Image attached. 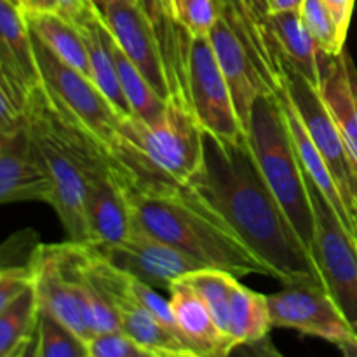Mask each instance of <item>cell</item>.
I'll return each mask as SVG.
<instances>
[{
    "label": "cell",
    "instance_id": "cell-1",
    "mask_svg": "<svg viewBox=\"0 0 357 357\" xmlns=\"http://www.w3.org/2000/svg\"><path fill=\"white\" fill-rule=\"evenodd\" d=\"M187 185L222 215L279 282H321L312 253L265 183L246 139L230 145L204 132V166Z\"/></svg>",
    "mask_w": 357,
    "mask_h": 357
},
{
    "label": "cell",
    "instance_id": "cell-2",
    "mask_svg": "<svg viewBox=\"0 0 357 357\" xmlns=\"http://www.w3.org/2000/svg\"><path fill=\"white\" fill-rule=\"evenodd\" d=\"M135 218L149 234L171 244L204 267L230 272L236 278L267 275L275 279L236 230L192 185L169 178L143 187L124 188Z\"/></svg>",
    "mask_w": 357,
    "mask_h": 357
},
{
    "label": "cell",
    "instance_id": "cell-3",
    "mask_svg": "<svg viewBox=\"0 0 357 357\" xmlns=\"http://www.w3.org/2000/svg\"><path fill=\"white\" fill-rule=\"evenodd\" d=\"M23 115L51 178L49 206L58 215L68 241L91 244L86 215L87 183L112 174L110 160L80 129L59 115L42 84L28 98Z\"/></svg>",
    "mask_w": 357,
    "mask_h": 357
},
{
    "label": "cell",
    "instance_id": "cell-4",
    "mask_svg": "<svg viewBox=\"0 0 357 357\" xmlns=\"http://www.w3.org/2000/svg\"><path fill=\"white\" fill-rule=\"evenodd\" d=\"M246 143L267 187L310 250L316 230L312 199L307 188L305 171L275 96H261L253 105Z\"/></svg>",
    "mask_w": 357,
    "mask_h": 357
},
{
    "label": "cell",
    "instance_id": "cell-5",
    "mask_svg": "<svg viewBox=\"0 0 357 357\" xmlns=\"http://www.w3.org/2000/svg\"><path fill=\"white\" fill-rule=\"evenodd\" d=\"M126 124L132 145L169 180L187 185L204 166V131L187 108L167 101L152 124L135 115Z\"/></svg>",
    "mask_w": 357,
    "mask_h": 357
},
{
    "label": "cell",
    "instance_id": "cell-6",
    "mask_svg": "<svg viewBox=\"0 0 357 357\" xmlns=\"http://www.w3.org/2000/svg\"><path fill=\"white\" fill-rule=\"evenodd\" d=\"M305 180L316 220L310 253L321 284L357 337V237L345 229L307 173Z\"/></svg>",
    "mask_w": 357,
    "mask_h": 357
},
{
    "label": "cell",
    "instance_id": "cell-7",
    "mask_svg": "<svg viewBox=\"0 0 357 357\" xmlns=\"http://www.w3.org/2000/svg\"><path fill=\"white\" fill-rule=\"evenodd\" d=\"M267 298L274 328L323 338L345 356L357 357L356 333L321 282H291Z\"/></svg>",
    "mask_w": 357,
    "mask_h": 357
},
{
    "label": "cell",
    "instance_id": "cell-8",
    "mask_svg": "<svg viewBox=\"0 0 357 357\" xmlns=\"http://www.w3.org/2000/svg\"><path fill=\"white\" fill-rule=\"evenodd\" d=\"M187 87L190 112L206 135L230 145L246 139L229 84L216 61L209 38H192Z\"/></svg>",
    "mask_w": 357,
    "mask_h": 357
},
{
    "label": "cell",
    "instance_id": "cell-9",
    "mask_svg": "<svg viewBox=\"0 0 357 357\" xmlns=\"http://www.w3.org/2000/svg\"><path fill=\"white\" fill-rule=\"evenodd\" d=\"M282 87L295 107L296 114L302 119L310 139L323 153L324 160L330 166L349 209L356 216L357 166L349 153L344 136H342L337 122L331 117L319 89L314 87L298 70L289 65H284Z\"/></svg>",
    "mask_w": 357,
    "mask_h": 357
},
{
    "label": "cell",
    "instance_id": "cell-10",
    "mask_svg": "<svg viewBox=\"0 0 357 357\" xmlns=\"http://www.w3.org/2000/svg\"><path fill=\"white\" fill-rule=\"evenodd\" d=\"M114 267L135 275L152 288L167 289L185 274L204 267L171 244L146 232L135 218L131 236L117 244H84Z\"/></svg>",
    "mask_w": 357,
    "mask_h": 357
},
{
    "label": "cell",
    "instance_id": "cell-11",
    "mask_svg": "<svg viewBox=\"0 0 357 357\" xmlns=\"http://www.w3.org/2000/svg\"><path fill=\"white\" fill-rule=\"evenodd\" d=\"M117 44L145 75L162 100L171 101L166 63L152 21L142 6L128 0H107L98 6Z\"/></svg>",
    "mask_w": 357,
    "mask_h": 357
},
{
    "label": "cell",
    "instance_id": "cell-12",
    "mask_svg": "<svg viewBox=\"0 0 357 357\" xmlns=\"http://www.w3.org/2000/svg\"><path fill=\"white\" fill-rule=\"evenodd\" d=\"M40 84L24 13L14 0H0V89L23 114L28 98Z\"/></svg>",
    "mask_w": 357,
    "mask_h": 357
},
{
    "label": "cell",
    "instance_id": "cell-13",
    "mask_svg": "<svg viewBox=\"0 0 357 357\" xmlns=\"http://www.w3.org/2000/svg\"><path fill=\"white\" fill-rule=\"evenodd\" d=\"M52 185L26 121L0 132V206L37 201L51 204Z\"/></svg>",
    "mask_w": 357,
    "mask_h": 357
},
{
    "label": "cell",
    "instance_id": "cell-14",
    "mask_svg": "<svg viewBox=\"0 0 357 357\" xmlns=\"http://www.w3.org/2000/svg\"><path fill=\"white\" fill-rule=\"evenodd\" d=\"M209 42H211L213 52L222 68L223 77L229 84L236 112L239 115L244 132H246L253 105L257 103L258 98L274 96V91L246 45L243 44L239 35L236 33L232 24L220 13L215 26L209 33Z\"/></svg>",
    "mask_w": 357,
    "mask_h": 357
},
{
    "label": "cell",
    "instance_id": "cell-15",
    "mask_svg": "<svg viewBox=\"0 0 357 357\" xmlns=\"http://www.w3.org/2000/svg\"><path fill=\"white\" fill-rule=\"evenodd\" d=\"M218 13L232 24L250 54L271 84L274 96L282 87L284 65L278 51L271 24L268 0H216Z\"/></svg>",
    "mask_w": 357,
    "mask_h": 357
},
{
    "label": "cell",
    "instance_id": "cell-16",
    "mask_svg": "<svg viewBox=\"0 0 357 357\" xmlns=\"http://www.w3.org/2000/svg\"><path fill=\"white\" fill-rule=\"evenodd\" d=\"M169 305L178 331L199 357H223L236 351L234 342L216 326L208 305L181 279L169 288Z\"/></svg>",
    "mask_w": 357,
    "mask_h": 357
},
{
    "label": "cell",
    "instance_id": "cell-17",
    "mask_svg": "<svg viewBox=\"0 0 357 357\" xmlns=\"http://www.w3.org/2000/svg\"><path fill=\"white\" fill-rule=\"evenodd\" d=\"M86 215L91 244L122 243L135 229V213L114 174L94 178L87 183Z\"/></svg>",
    "mask_w": 357,
    "mask_h": 357
},
{
    "label": "cell",
    "instance_id": "cell-18",
    "mask_svg": "<svg viewBox=\"0 0 357 357\" xmlns=\"http://www.w3.org/2000/svg\"><path fill=\"white\" fill-rule=\"evenodd\" d=\"M275 98H278L279 105H281L282 108V114H284L286 124H288L289 132H291L295 150L296 153H298V159L300 162H302L303 171H305L307 176L316 183V187L319 188V192L323 194V197L326 199L328 204L331 206V209L337 213V216L340 218V222L344 223L345 229L357 237L356 216L352 215V211L349 209L347 202H345L344 195H342L340 187H338L330 166H328L326 160H324L323 153L317 150V146L314 145V142L310 139L309 132H307L300 115L296 114L295 107H293L291 101H289L284 87H281V89L275 93Z\"/></svg>",
    "mask_w": 357,
    "mask_h": 357
},
{
    "label": "cell",
    "instance_id": "cell-19",
    "mask_svg": "<svg viewBox=\"0 0 357 357\" xmlns=\"http://www.w3.org/2000/svg\"><path fill=\"white\" fill-rule=\"evenodd\" d=\"M352 72L354 65L345 51L338 56H324L319 93L357 166V105Z\"/></svg>",
    "mask_w": 357,
    "mask_h": 357
},
{
    "label": "cell",
    "instance_id": "cell-20",
    "mask_svg": "<svg viewBox=\"0 0 357 357\" xmlns=\"http://www.w3.org/2000/svg\"><path fill=\"white\" fill-rule=\"evenodd\" d=\"M112 302L117 307L121 330L155 357H199L176 328L157 319L128 296L115 295Z\"/></svg>",
    "mask_w": 357,
    "mask_h": 357
},
{
    "label": "cell",
    "instance_id": "cell-21",
    "mask_svg": "<svg viewBox=\"0 0 357 357\" xmlns=\"http://www.w3.org/2000/svg\"><path fill=\"white\" fill-rule=\"evenodd\" d=\"M268 24L282 63L298 70L314 87L319 89L323 80V59L326 54L321 52L303 24L300 10L271 14Z\"/></svg>",
    "mask_w": 357,
    "mask_h": 357
},
{
    "label": "cell",
    "instance_id": "cell-22",
    "mask_svg": "<svg viewBox=\"0 0 357 357\" xmlns=\"http://www.w3.org/2000/svg\"><path fill=\"white\" fill-rule=\"evenodd\" d=\"M80 28H82L87 44L91 79L122 115L126 117L132 115L131 107H129L128 100L122 93L121 82H119L117 63H115L114 54V35L108 30L101 13Z\"/></svg>",
    "mask_w": 357,
    "mask_h": 357
},
{
    "label": "cell",
    "instance_id": "cell-23",
    "mask_svg": "<svg viewBox=\"0 0 357 357\" xmlns=\"http://www.w3.org/2000/svg\"><path fill=\"white\" fill-rule=\"evenodd\" d=\"M31 33L61 61L91 77L89 54L82 28L65 16L52 13H24Z\"/></svg>",
    "mask_w": 357,
    "mask_h": 357
},
{
    "label": "cell",
    "instance_id": "cell-24",
    "mask_svg": "<svg viewBox=\"0 0 357 357\" xmlns=\"http://www.w3.org/2000/svg\"><path fill=\"white\" fill-rule=\"evenodd\" d=\"M272 319L267 295L253 291L236 281L230 295V323L229 331L234 345L248 347L267 340Z\"/></svg>",
    "mask_w": 357,
    "mask_h": 357
},
{
    "label": "cell",
    "instance_id": "cell-25",
    "mask_svg": "<svg viewBox=\"0 0 357 357\" xmlns=\"http://www.w3.org/2000/svg\"><path fill=\"white\" fill-rule=\"evenodd\" d=\"M35 284H30L7 309L0 312V357L31 356L38 323Z\"/></svg>",
    "mask_w": 357,
    "mask_h": 357
},
{
    "label": "cell",
    "instance_id": "cell-26",
    "mask_svg": "<svg viewBox=\"0 0 357 357\" xmlns=\"http://www.w3.org/2000/svg\"><path fill=\"white\" fill-rule=\"evenodd\" d=\"M114 54L115 63H117L119 72V82H121L122 93H124L126 100H128L129 107L135 117L139 121L152 124L157 119L162 115L164 108H166L167 101L162 100L159 94L153 91L149 80L145 79L142 72L136 68L135 63L128 58L117 40L114 38Z\"/></svg>",
    "mask_w": 357,
    "mask_h": 357
},
{
    "label": "cell",
    "instance_id": "cell-27",
    "mask_svg": "<svg viewBox=\"0 0 357 357\" xmlns=\"http://www.w3.org/2000/svg\"><path fill=\"white\" fill-rule=\"evenodd\" d=\"M181 281L187 282L201 296L202 302L208 305L216 326L223 335L230 338V295H232V288L237 281L236 275L220 271V268L201 267L185 274Z\"/></svg>",
    "mask_w": 357,
    "mask_h": 357
},
{
    "label": "cell",
    "instance_id": "cell-28",
    "mask_svg": "<svg viewBox=\"0 0 357 357\" xmlns=\"http://www.w3.org/2000/svg\"><path fill=\"white\" fill-rule=\"evenodd\" d=\"M31 356L35 357H89L87 342L65 323L40 309Z\"/></svg>",
    "mask_w": 357,
    "mask_h": 357
},
{
    "label": "cell",
    "instance_id": "cell-29",
    "mask_svg": "<svg viewBox=\"0 0 357 357\" xmlns=\"http://www.w3.org/2000/svg\"><path fill=\"white\" fill-rule=\"evenodd\" d=\"M300 16L323 54L338 56L345 51L347 37L340 31L333 14L323 0H303Z\"/></svg>",
    "mask_w": 357,
    "mask_h": 357
},
{
    "label": "cell",
    "instance_id": "cell-30",
    "mask_svg": "<svg viewBox=\"0 0 357 357\" xmlns=\"http://www.w3.org/2000/svg\"><path fill=\"white\" fill-rule=\"evenodd\" d=\"M171 10L192 38H209L218 20L216 0H169Z\"/></svg>",
    "mask_w": 357,
    "mask_h": 357
},
{
    "label": "cell",
    "instance_id": "cell-31",
    "mask_svg": "<svg viewBox=\"0 0 357 357\" xmlns=\"http://www.w3.org/2000/svg\"><path fill=\"white\" fill-rule=\"evenodd\" d=\"M89 357H155L124 331L98 333L87 340Z\"/></svg>",
    "mask_w": 357,
    "mask_h": 357
},
{
    "label": "cell",
    "instance_id": "cell-32",
    "mask_svg": "<svg viewBox=\"0 0 357 357\" xmlns=\"http://www.w3.org/2000/svg\"><path fill=\"white\" fill-rule=\"evenodd\" d=\"M35 265H37V257L26 264L14 265L0 272V312L7 309L28 286L33 284Z\"/></svg>",
    "mask_w": 357,
    "mask_h": 357
},
{
    "label": "cell",
    "instance_id": "cell-33",
    "mask_svg": "<svg viewBox=\"0 0 357 357\" xmlns=\"http://www.w3.org/2000/svg\"><path fill=\"white\" fill-rule=\"evenodd\" d=\"M56 3H58V13L77 26H84L87 21L100 14V9L93 0H56Z\"/></svg>",
    "mask_w": 357,
    "mask_h": 357
},
{
    "label": "cell",
    "instance_id": "cell-34",
    "mask_svg": "<svg viewBox=\"0 0 357 357\" xmlns=\"http://www.w3.org/2000/svg\"><path fill=\"white\" fill-rule=\"evenodd\" d=\"M328 6V9L333 14L335 21H337L338 28L342 33L347 37L349 26H351L352 13H354V3L356 0H323Z\"/></svg>",
    "mask_w": 357,
    "mask_h": 357
},
{
    "label": "cell",
    "instance_id": "cell-35",
    "mask_svg": "<svg viewBox=\"0 0 357 357\" xmlns=\"http://www.w3.org/2000/svg\"><path fill=\"white\" fill-rule=\"evenodd\" d=\"M23 13H58L56 0H14Z\"/></svg>",
    "mask_w": 357,
    "mask_h": 357
},
{
    "label": "cell",
    "instance_id": "cell-36",
    "mask_svg": "<svg viewBox=\"0 0 357 357\" xmlns=\"http://www.w3.org/2000/svg\"><path fill=\"white\" fill-rule=\"evenodd\" d=\"M271 14L274 13H289V10H300L303 6V0H268Z\"/></svg>",
    "mask_w": 357,
    "mask_h": 357
},
{
    "label": "cell",
    "instance_id": "cell-37",
    "mask_svg": "<svg viewBox=\"0 0 357 357\" xmlns=\"http://www.w3.org/2000/svg\"><path fill=\"white\" fill-rule=\"evenodd\" d=\"M93 2H94V3H96V7H98V6H100V3L107 2V0H93ZM128 2H136V3H139V2H138V0H128Z\"/></svg>",
    "mask_w": 357,
    "mask_h": 357
},
{
    "label": "cell",
    "instance_id": "cell-38",
    "mask_svg": "<svg viewBox=\"0 0 357 357\" xmlns=\"http://www.w3.org/2000/svg\"><path fill=\"white\" fill-rule=\"evenodd\" d=\"M356 218H357V199H356Z\"/></svg>",
    "mask_w": 357,
    "mask_h": 357
},
{
    "label": "cell",
    "instance_id": "cell-39",
    "mask_svg": "<svg viewBox=\"0 0 357 357\" xmlns=\"http://www.w3.org/2000/svg\"><path fill=\"white\" fill-rule=\"evenodd\" d=\"M169 3H171V2H169Z\"/></svg>",
    "mask_w": 357,
    "mask_h": 357
}]
</instances>
